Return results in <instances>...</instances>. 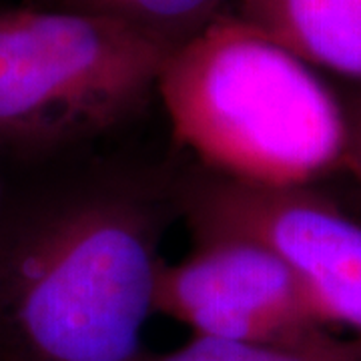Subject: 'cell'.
Returning <instances> with one entry per match:
<instances>
[{
  "label": "cell",
  "mask_w": 361,
  "mask_h": 361,
  "mask_svg": "<svg viewBox=\"0 0 361 361\" xmlns=\"http://www.w3.org/2000/svg\"><path fill=\"white\" fill-rule=\"evenodd\" d=\"M155 313L195 336L289 343L331 329L310 289L277 251L253 237H195L179 263L163 261Z\"/></svg>",
  "instance_id": "5"
},
{
  "label": "cell",
  "mask_w": 361,
  "mask_h": 361,
  "mask_svg": "<svg viewBox=\"0 0 361 361\" xmlns=\"http://www.w3.org/2000/svg\"><path fill=\"white\" fill-rule=\"evenodd\" d=\"M231 14L311 68L361 87V0H235Z\"/></svg>",
  "instance_id": "6"
},
{
  "label": "cell",
  "mask_w": 361,
  "mask_h": 361,
  "mask_svg": "<svg viewBox=\"0 0 361 361\" xmlns=\"http://www.w3.org/2000/svg\"><path fill=\"white\" fill-rule=\"evenodd\" d=\"M173 42L99 11L0 13V149L44 155L137 115Z\"/></svg>",
  "instance_id": "3"
},
{
  "label": "cell",
  "mask_w": 361,
  "mask_h": 361,
  "mask_svg": "<svg viewBox=\"0 0 361 361\" xmlns=\"http://www.w3.org/2000/svg\"><path fill=\"white\" fill-rule=\"evenodd\" d=\"M157 94L175 139L213 175L295 189L341 169V99L231 13L169 52Z\"/></svg>",
  "instance_id": "2"
},
{
  "label": "cell",
  "mask_w": 361,
  "mask_h": 361,
  "mask_svg": "<svg viewBox=\"0 0 361 361\" xmlns=\"http://www.w3.org/2000/svg\"><path fill=\"white\" fill-rule=\"evenodd\" d=\"M135 361H361V337L343 339L325 329L289 343H255L195 336L167 353L142 351Z\"/></svg>",
  "instance_id": "7"
},
{
  "label": "cell",
  "mask_w": 361,
  "mask_h": 361,
  "mask_svg": "<svg viewBox=\"0 0 361 361\" xmlns=\"http://www.w3.org/2000/svg\"><path fill=\"white\" fill-rule=\"evenodd\" d=\"M90 11L109 13L139 25L175 47L227 14L235 0H89Z\"/></svg>",
  "instance_id": "8"
},
{
  "label": "cell",
  "mask_w": 361,
  "mask_h": 361,
  "mask_svg": "<svg viewBox=\"0 0 361 361\" xmlns=\"http://www.w3.org/2000/svg\"><path fill=\"white\" fill-rule=\"evenodd\" d=\"M195 237L243 235L269 245L310 289L329 327L361 337V225L313 187L269 189L201 169L175 195Z\"/></svg>",
  "instance_id": "4"
},
{
  "label": "cell",
  "mask_w": 361,
  "mask_h": 361,
  "mask_svg": "<svg viewBox=\"0 0 361 361\" xmlns=\"http://www.w3.org/2000/svg\"><path fill=\"white\" fill-rule=\"evenodd\" d=\"M167 199L94 183L0 211V361H135Z\"/></svg>",
  "instance_id": "1"
},
{
  "label": "cell",
  "mask_w": 361,
  "mask_h": 361,
  "mask_svg": "<svg viewBox=\"0 0 361 361\" xmlns=\"http://www.w3.org/2000/svg\"><path fill=\"white\" fill-rule=\"evenodd\" d=\"M341 104L345 115V147L341 169L348 171L361 189V87L341 101Z\"/></svg>",
  "instance_id": "9"
}]
</instances>
